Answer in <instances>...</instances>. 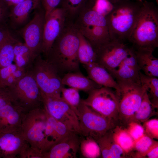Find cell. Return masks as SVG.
<instances>
[{
	"mask_svg": "<svg viewBox=\"0 0 158 158\" xmlns=\"http://www.w3.org/2000/svg\"><path fill=\"white\" fill-rule=\"evenodd\" d=\"M79 43L78 30L73 24L66 23L45 59L55 67L60 76L80 71Z\"/></svg>",
	"mask_w": 158,
	"mask_h": 158,
	"instance_id": "6da1fadb",
	"label": "cell"
},
{
	"mask_svg": "<svg viewBox=\"0 0 158 158\" xmlns=\"http://www.w3.org/2000/svg\"><path fill=\"white\" fill-rule=\"evenodd\" d=\"M133 0H119L113 4L111 10L105 16L110 40H128L142 2Z\"/></svg>",
	"mask_w": 158,
	"mask_h": 158,
	"instance_id": "7a4b0ae2",
	"label": "cell"
},
{
	"mask_svg": "<svg viewBox=\"0 0 158 158\" xmlns=\"http://www.w3.org/2000/svg\"><path fill=\"white\" fill-rule=\"evenodd\" d=\"M21 129L31 146L42 154L49 150L53 127L49 114L44 106L26 112Z\"/></svg>",
	"mask_w": 158,
	"mask_h": 158,
	"instance_id": "3957f363",
	"label": "cell"
},
{
	"mask_svg": "<svg viewBox=\"0 0 158 158\" xmlns=\"http://www.w3.org/2000/svg\"><path fill=\"white\" fill-rule=\"evenodd\" d=\"M128 41L134 49L158 47V8L153 2L143 1Z\"/></svg>",
	"mask_w": 158,
	"mask_h": 158,
	"instance_id": "277c9868",
	"label": "cell"
},
{
	"mask_svg": "<svg viewBox=\"0 0 158 158\" xmlns=\"http://www.w3.org/2000/svg\"><path fill=\"white\" fill-rule=\"evenodd\" d=\"M119 88L115 90L118 102V125L126 127L138 109L146 91L141 84L116 80Z\"/></svg>",
	"mask_w": 158,
	"mask_h": 158,
	"instance_id": "5b68a950",
	"label": "cell"
},
{
	"mask_svg": "<svg viewBox=\"0 0 158 158\" xmlns=\"http://www.w3.org/2000/svg\"><path fill=\"white\" fill-rule=\"evenodd\" d=\"M29 71L40 90L43 100L61 97V90L64 86L61 77L55 67L41 54L36 57Z\"/></svg>",
	"mask_w": 158,
	"mask_h": 158,
	"instance_id": "8992f818",
	"label": "cell"
},
{
	"mask_svg": "<svg viewBox=\"0 0 158 158\" xmlns=\"http://www.w3.org/2000/svg\"><path fill=\"white\" fill-rule=\"evenodd\" d=\"M6 87L11 102L26 112L44 106L40 90L29 71L16 83Z\"/></svg>",
	"mask_w": 158,
	"mask_h": 158,
	"instance_id": "52a82bcc",
	"label": "cell"
},
{
	"mask_svg": "<svg viewBox=\"0 0 158 158\" xmlns=\"http://www.w3.org/2000/svg\"><path fill=\"white\" fill-rule=\"evenodd\" d=\"M75 113L78 118L81 136L90 137L95 140L117 125L81 101Z\"/></svg>",
	"mask_w": 158,
	"mask_h": 158,
	"instance_id": "ba28073f",
	"label": "cell"
},
{
	"mask_svg": "<svg viewBox=\"0 0 158 158\" xmlns=\"http://www.w3.org/2000/svg\"><path fill=\"white\" fill-rule=\"evenodd\" d=\"M88 93L87 97L81 99V102L118 125V102L115 90L102 86Z\"/></svg>",
	"mask_w": 158,
	"mask_h": 158,
	"instance_id": "9c48e42d",
	"label": "cell"
},
{
	"mask_svg": "<svg viewBox=\"0 0 158 158\" xmlns=\"http://www.w3.org/2000/svg\"><path fill=\"white\" fill-rule=\"evenodd\" d=\"M130 47L125 42L110 40L95 50V62L111 74L128 54Z\"/></svg>",
	"mask_w": 158,
	"mask_h": 158,
	"instance_id": "30bf717a",
	"label": "cell"
},
{
	"mask_svg": "<svg viewBox=\"0 0 158 158\" xmlns=\"http://www.w3.org/2000/svg\"><path fill=\"white\" fill-rule=\"evenodd\" d=\"M45 12L39 5L32 19L20 30L25 43L36 57L42 52Z\"/></svg>",
	"mask_w": 158,
	"mask_h": 158,
	"instance_id": "8fae6325",
	"label": "cell"
},
{
	"mask_svg": "<svg viewBox=\"0 0 158 158\" xmlns=\"http://www.w3.org/2000/svg\"><path fill=\"white\" fill-rule=\"evenodd\" d=\"M67 18L65 11L61 7L53 10L45 18L41 54L45 58L64 28Z\"/></svg>",
	"mask_w": 158,
	"mask_h": 158,
	"instance_id": "7c38bea8",
	"label": "cell"
},
{
	"mask_svg": "<svg viewBox=\"0 0 158 158\" xmlns=\"http://www.w3.org/2000/svg\"><path fill=\"white\" fill-rule=\"evenodd\" d=\"M43 102L45 108L51 116L81 136L79 122L76 114L61 97L44 99Z\"/></svg>",
	"mask_w": 158,
	"mask_h": 158,
	"instance_id": "4fadbf2b",
	"label": "cell"
},
{
	"mask_svg": "<svg viewBox=\"0 0 158 158\" xmlns=\"http://www.w3.org/2000/svg\"><path fill=\"white\" fill-rule=\"evenodd\" d=\"M29 144L21 128L7 132H0V158H19Z\"/></svg>",
	"mask_w": 158,
	"mask_h": 158,
	"instance_id": "5bb4252c",
	"label": "cell"
},
{
	"mask_svg": "<svg viewBox=\"0 0 158 158\" xmlns=\"http://www.w3.org/2000/svg\"><path fill=\"white\" fill-rule=\"evenodd\" d=\"M80 135L73 131L42 154L43 158H75L79 151Z\"/></svg>",
	"mask_w": 158,
	"mask_h": 158,
	"instance_id": "9a60e30c",
	"label": "cell"
},
{
	"mask_svg": "<svg viewBox=\"0 0 158 158\" xmlns=\"http://www.w3.org/2000/svg\"><path fill=\"white\" fill-rule=\"evenodd\" d=\"M26 111L11 102L0 109V132H7L21 128Z\"/></svg>",
	"mask_w": 158,
	"mask_h": 158,
	"instance_id": "2e32d148",
	"label": "cell"
},
{
	"mask_svg": "<svg viewBox=\"0 0 158 158\" xmlns=\"http://www.w3.org/2000/svg\"><path fill=\"white\" fill-rule=\"evenodd\" d=\"M140 71L133 50L131 47L127 56L111 75L116 80L128 81L140 84Z\"/></svg>",
	"mask_w": 158,
	"mask_h": 158,
	"instance_id": "e0dca14e",
	"label": "cell"
},
{
	"mask_svg": "<svg viewBox=\"0 0 158 158\" xmlns=\"http://www.w3.org/2000/svg\"><path fill=\"white\" fill-rule=\"evenodd\" d=\"M74 25L95 49L111 40L107 25L98 24L86 25Z\"/></svg>",
	"mask_w": 158,
	"mask_h": 158,
	"instance_id": "ac0fdd59",
	"label": "cell"
},
{
	"mask_svg": "<svg viewBox=\"0 0 158 158\" xmlns=\"http://www.w3.org/2000/svg\"><path fill=\"white\" fill-rule=\"evenodd\" d=\"M41 0H25L10 7L8 20L11 27L16 29L24 24L32 11L40 5Z\"/></svg>",
	"mask_w": 158,
	"mask_h": 158,
	"instance_id": "d6986e66",
	"label": "cell"
},
{
	"mask_svg": "<svg viewBox=\"0 0 158 158\" xmlns=\"http://www.w3.org/2000/svg\"><path fill=\"white\" fill-rule=\"evenodd\" d=\"M136 61L140 70L149 76L158 77V59L153 55V49L145 48L134 49Z\"/></svg>",
	"mask_w": 158,
	"mask_h": 158,
	"instance_id": "ffe728a7",
	"label": "cell"
},
{
	"mask_svg": "<svg viewBox=\"0 0 158 158\" xmlns=\"http://www.w3.org/2000/svg\"><path fill=\"white\" fill-rule=\"evenodd\" d=\"M88 77L97 84L103 87L117 90L119 85L110 73L104 67L96 62L84 65Z\"/></svg>",
	"mask_w": 158,
	"mask_h": 158,
	"instance_id": "44dd1931",
	"label": "cell"
},
{
	"mask_svg": "<svg viewBox=\"0 0 158 158\" xmlns=\"http://www.w3.org/2000/svg\"><path fill=\"white\" fill-rule=\"evenodd\" d=\"M103 158H129L127 154L115 140L112 129L109 130L95 140Z\"/></svg>",
	"mask_w": 158,
	"mask_h": 158,
	"instance_id": "7402d4cb",
	"label": "cell"
},
{
	"mask_svg": "<svg viewBox=\"0 0 158 158\" xmlns=\"http://www.w3.org/2000/svg\"><path fill=\"white\" fill-rule=\"evenodd\" d=\"M61 82L64 85L88 93L91 90L102 86L97 84L80 71L64 74L61 77Z\"/></svg>",
	"mask_w": 158,
	"mask_h": 158,
	"instance_id": "603a6c76",
	"label": "cell"
},
{
	"mask_svg": "<svg viewBox=\"0 0 158 158\" xmlns=\"http://www.w3.org/2000/svg\"><path fill=\"white\" fill-rule=\"evenodd\" d=\"M13 62L18 68L28 71L32 67L35 57L25 43L18 40L13 47Z\"/></svg>",
	"mask_w": 158,
	"mask_h": 158,
	"instance_id": "cb8c5ba5",
	"label": "cell"
},
{
	"mask_svg": "<svg viewBox=\"0 0 158 158\" xmlns=\"http://www.w3.org/2000/svg\"><path fill=\"white\" fill-rule=\"evenodd\" d=\"M114 138L118 145L130 157L135 141L128 132L126 128L117 125L112 129Z\"/></svg>",
	"mask_w": 158,
	"mask_h": 158,
	"instance_id": "d4e9b609",
	"label": "cell"
},
{
	"mask_svg": "<svg viewBox=\"0 0 158 158\" xmlns=\"http://www.w3.org/2000/svg\"><path fill=\"white\" fill-rule=\"evenodd\" d=\"M157 109L150 100L146 91L140 106L130 122L134 121L140 123H143L152 117L157 115V112L156 110Z\"/></svg>",
	"mask_w": 158,
	"mask_h": 158,
	"instance_id": "484cf974",
	"label": "cell"
},
{
	"mask_svg": "<svg viewBox=\"0 0 158 158\" xmlns=\"http://www.w3.org/2000/svg\"><path fill=\"white\" fill-rule=\"evenodd\" d=\"M78 35L79 43L78 56L80 63L85 65L91 63L95 62L96 54L95 49L78 30Z\"/></svg>",
	"mask_w": 158,
	"mask_h": 158,
	"instance_id": "4316f807",
	"label": "cell"
},
{
	"mask_svg": "<svg viewBox=\"0 0 158 158\" xmlns=\"http://www.w3.org/2000/svg\"><path fill=\"white\" fill-rule=\"evenodd\" d=\"M83 136L80 137L79 150L81 157L97 158L101 156L100 148L96 141L91 137Z\"/></svg>",
	"mask_w": 158,
	"mask_h": 158,
	"instance_id": "83f0119b",
	"label": "cell"
},
{
	"mask_svg": "<svg viewBox=\"0 0 158 158\" xmlns=\"http://www.w3.org/2000/svg\"><path fill=\"white\" fill-rule=\"evenodd\" d=\"M140 84L146 89L150 100L158 108V79L146 75L140 71Z\"/></svg>",
	"mask_w": 158,
	"mask_h": 158,
	"instance_id": "f1b7e54d",
	"label": "cell"
},
{
	"mask_svg": "<svg viewBox=\"0 0 158 158\" xmlns=\"http://www.w3.org/2000/svg\"><path fill=\"white\" fill-rule=\"evenodd\" d=\"M145 133L141 137L135 141L130 157L142 158L146 152L158 143Z\"/></svg>",
	"mask_w": 158,
	"mask_h": 158,
	"instance_id": "f546056e",
	"label": "cell"
},
{
	"mask_svg": "<svg viewBox=\"0 0 158 158\" xmlns=\"http://www.w3.org/2000/svg\"><path fill=\"white\" fill-rule=\"evenodd\" d=\"M18 40L13 36L0 46V69L13 63L14 45Z\"/></svg>",
	"mask_w": 158,
	"mask_h": 158,
	"instance_id": "4dcf8cb0",
	"label": "cell"
},
{
	"mask_svg": "<svg viewBox=\"0 0 158 158\" xmlns=\"http://www.w3.org/2000/svg\"><path fill=\"white\" fill-rule=\"evenodd\" d=\"M79 90L70 87L67 88L63 87L61 91V97L75 112L79 106L81 99Z\"/></svg>",
	"mask_w": 158,
	"mask_h": 158,
	"instance_id": "1f68e13d",
	"label": "cell"
},
{
	"mask_svg": "<svg viewBox=\"0 0 158 158\" xmlns=\"http://www.w3.org/2000/svg\"><path fill=\"white\" fill-rule=\"evenodd\" d=\"M88 0H61V7L66 12L67 18L78 15Z\"/></svg>",
	"mask_w": 158,
	"mask_h": 158,
	"instance_id": "d6a6232c",
	"label": "cell"
},
{
	"mask_svg": "<svg viewBox=\"0 0 158 158\" xmlns=\"http://www.w3.org/2000/svg\"><path fill=\"white\" fill-rule=\"evenodd\" d=\"M87 3L93 10L105 17L113 7V4L107 0H88Z\"/></svg>",
	"mask_w": 158,
	"mask_h": 158,
	"instance_id": "836d02e7",
	"label": "cell"
},
{
	"mask_svg": "<svg viewBox=\"0 0 158 158\" xmlns=\"http://www.w3.org/2000/svg\"><path fill=\"white\" fill-rule=\"evenodd\" d=\"M145 133L153 139H158V120L154 118L143 123Z\"/></svg>",
	"mask_w": 158,
	"mask_h": 158,
	"instance_id": "e575fe53",
	"label": "cell"
},
{
	"mask_svg": "<svg viewBox=\"0 0 158 158\" xmlns=\"http://www.w3.org/2000/svg\"><path fill=\"white\" fill-rule=\"evenodd\" d=\"M126 128L135 141L139 139L145 134L142 125L136 122H129Z\"/></svg>",
	"mask_w": 158,
	"mask_h": 158,
	"instance_id": "d590c367",
	"label": "cell"
},
{
	"mask_svg": "<svg viewBox=\"0 0 158 158\" xmlns=\"http://www.w3.org/2000/svg\"><path fill=\"white\" fill-rule=\"evenodd\" d=\"M28 71L18 68L6 80L1 87H6L14 84L23 77Z\"/></svg>",
	"mask_w": 158,
	"mask_h": 158,
	"instance_id": "8d00e7d4",
	"label": "cell"
},
{
	"mask_svg": "<svg viewBox=\"0 0 158 158\" xmlns=\"http://www.w3.org/2000/svg\"><path fill=\"white\" fill-rule=\"evenodd\" d=\"M20 158H43L42 154L29 144L20 154Z\"/></svg>",
	"mask_w": 158,
	"mask_h": 158,
	"instance_id": "74e56055",
	"label": "cell"
},
{
	"mask_svg": "<svg viewBox=\"0 0 158 158\" xmlns=\"http://www.w3.org/2000/svg\"><path fill=\"white\" fill-rule=\"evenodd\" d=\"M15 64L11 65L0 69V87H2L4 83L10 75L17 69Z\"/></svg>",
	"mask_w": 158,
	"mask_h": 158,
	"instance_id": "f35d334b",
	"label": "cell"
},
{
	"mask_svg": "<svg viewBox=\"0 0 158 158\" xmlns=\"http://www.w3.org/2000/svg\"><path fill=\"white\" fill-rule=\"evenodd\" d=\"M61 0H42L43 8L45 12V18L60 4Z\"/></svg>",
	"mask_w": 158,
	"mask_h": 158,
	"instance_id": "ab89813d",
	"label": "cell"
},
{
	"mask_svg": "<svg viewBox=\"0 0 158 158\" xmlns=\"http://www.w3.org/2000/svg\"><path fill=\"white\" fill-rule=\"evenodd\" d=\"M9 13V8L5 3L0 1V25L7 24Z\"/></svg>",
	"mask_w": 158,
	"mask_h": 158,
	"instance_id": "60d3db41",
	"label": "cell"
},
{
	"mask_svg": "<svg viewBox=\"0 0 158 158\" xmlns=\"http://www.w3.org/2000/svg\"><path fill=\"white\" fill-rule=\"evenodd\" d=\"M11 102V98L7 88L0 87V109Z\"/></svg>",
	"mask_w": 158,
	"mask_h": 158,
	"instance_id": "b9f144b4",
	"label": "cell"
},
{
	"mask_svg": "<svg viewBox=\"0 0 158 158\" xmlns=\"http://www.w3.org/2000/svg\"><path fill=\"white\" fill-rule=\"evenodd\" d=\"M12 37L7 24L0 25V46Z\"/></svg>",
	"mask_w": 158,
	"mask_h": 158,
	"instance_id": "7bdbcfd3",
	"label": "cell"
},
{
	"mask_svg": "<svg viewBox=\"0 0 158 158\" xmlns=\"http://www.w3.org/2000/svg\"><path fill=\"white\" fill-rule=\"evenodd\" d=\"M158 142L149 150L144 155L142 158H158Z\"/></svg>",
	"mask_w": 158,
	"mask_h": 158,
	"instance_id": "ee69618b",
	"label": "cell"
},
{
	"mask_svg": "<svg viewBox=\"0 0 158 158\" xmlns=\"http://www.w3.org/2000/svg\"><path fill=\"white\" fill-rule=\"evenodd\" d=\"M24 0H11L10 7L21 3Z\"/></svg>",
	"mask_w": 158,
	"mask_h": 158,
	"instance_id": "f6af8a7d",
	"label": "cell"
},
{
	"mask_svg": "<svg viewBox=\"0 0 158 158\" xmlns=\"http://www.w3.org/2000/svg\"><path fill=\"white\" fill-rule=\"evenodd\" d=\"M1 1L5 3L9 8H10L11 0H1Z\"/></svg>",
	"mask_w": 158,
	"mask_h": 158,
	"instance_id": "bcb514c9",
	"label": "cell"
},
{
	"mask_svg": "<svg viewBox=\"0 0 158 158\" xmlns=\"http://www.w3.org/2000/svg\"><path fill=\"white\" fill-rule=\"evenodd\" d=\"M113 4H114L119 0H107Z\"/></svg>",
	"mask_w": 158,
	"mask_h": 158,
	"instance_id": "7dc6e473",
	"label": "cell"
},
{
	"mask_svg": "<svg viewBox=\"0 0 158 158\" xmlns=\"http://www.w3.org/2000/svg\"><path fill=\"white\" fill-rule=\"evenodd\" d=\"M133 0L138 1H139L141 2H143V1L144 0Z\"/></svg>",
	"mask_w": 158,
	"mask_h": 158,
	"instance_id": "c3c4849f",
	"label": "cell"
},
{
	"mask_svg": "<svg viewBox=\"0 0 158 158\" xmlns=\"http://www.w3.org/2000/svg\"><path fill=\"white\" fill-rule=\"evenodd\" d=\"M157 4H158V0H155Z\"/></svg>",
	"mask_w": 158,
	"mask_h": 158,
	"instance_id": "681fc988",
	"label": "cell"
},
{
	"mask_svg": "<svg viewBox=\"0 0 158 158\" xmlns=\"http://www.w3.org/2000/svg\"><path fill=\"white\" fill-rule=\"evenodd\" d=\"M0 1H1V0H0Z\"/></svg>",
	"mask_w": 158,
	"mask_h": 158,
	"instance_id": "f907efd6",
	"label": "cell"
}]
</instances>
